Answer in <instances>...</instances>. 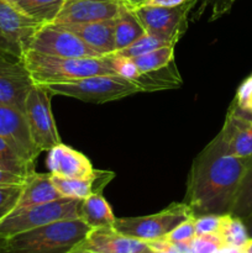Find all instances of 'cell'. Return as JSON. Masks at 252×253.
Instances as JSON below:
<instances>
[{
    "mask_svg": "<svg viewBox=\"0 0 252 253\" xmlns=\"http://www.w3.org/2000/svg\"><path fill=\"white\" fill-rule=\"evenodd\" d=\"M252 156L236 157L202 151L193 161L184 203L194 217L230 214L240 182Z\"/></svg>",
    "mask_w": 252,
    "mask_h": 253,
    "instance_id": "1",
    "label": "cell"
},
{
    "mask_svg": "<svg viewBox=\"0 0 252 253\" xmlns=\"http://www.w3.org/2000/svg\"><path fill=\"white\" fill-rule=\"evenodd\" d=\"M90 230L82 219L62 220L0 239V253H69Z\"/></svg>",
    "mask_w": 252,
    "mask_h": 253,
    "instance_id": "2",
    "label": "cell"
},
{
    "mask_svg": "<svg viewBox=\"0 0 252 253\" xmlns=\"http://www.w3.org/2000/svg\"><path fill=\"white\" fill-rule=\"evenodd\" d=\"M20 61L26 67L34 84L63 83L99 74L115 76L108 56L71 58L27 49Z\"/></svg>",
    "mask_w": 252,
    "mask_h": 253,
    "instance_id": "3",
    "label": "cell"
},
{
    "mask_svg": "<svg viewBox=\"0 0 252 253\" xmlns=\"http://www.w3.org/2000/svg\"><path fill=\"white\" fill-rule=\"evenodd\" d=\"M53 95L69 96L85 103L103 104L119 100L132 94L141 93L142 89L135 82L126 81L118 76L99 74L76 81L54 84H41Z\"/></svg>",
    "mask_w": 252,
    "mask_h": 253,
    "instance_id": "4",
    "label": "cell"
},
{
    "mask_svg": "<svg viewBox=\"0 0 252 253\" xmlns=\"http://www.w3.org/2000/svg\"><path fill=\"white\" fill-rule=\"evenodd\" d=\"M82 200L59 198L53 202L19 208L0 221V239L62 220L81 219Z\"/></svg>",
    "mask_w": 252,
    "mask_h": 253,
    "instance_id": "5",
    "label": "cell"
},
{
    "mask_svg": "<svg viewBox=\"0 0 252 253\" xmlns=\"http://www.w3.org/2000/svg\"><path fill=\"white\" fill-rule=\"evenodd\" d=\"M189 217H194V215L184 202L172 203L169 207L156 214L116 219L114 229L125 236L150 242L163 239Z\"/></svg>",
    "mask_w": 252,
    "mask_h": 253,
    "instance_id": "6",
    "label": "cell"
},
{
    "mask_svg": "<svg viewBox=\"0 0 252 253\" xmlns=\"http://www.w3.org/2000/svg\"><path fill=\"white\" fill-rule=\"evenodd\" d=\"M199 0H190L178 6H148L138 5L133 7L135 15L148 35L162 40L166 43L177 44L188 26V17Z\"/></svg>",
    "mask_w": 252,
    "mask_h": 253,
    "instance_id": "7",
    "label": "cell"
},
{
    "mask_svg": "<svg viewBox=\"0 0 252 253\" xmlns=\"http://www.w3.org/2000/svg\"><path fill=\"white\" fill-rule=\"evenodd\" d=\"M53 94L41 84H34L27 94L24 113L35 146L40 152L51 150L61 143L51 108Z\"/></svg>",
    "mask_w": 252,
    "mask_h": 253,
    "instance_id": "8",
    "label": "cell"
},
{
    "mask_svg": "<svg viewBox=\"0 0 252 253\" xmlns=\"http://www.w3.org/2000/svg\"><path fill=\"white\" fill-rule=\"evenodd\" d=\"M7 0H0V53L21 59L35 32L41 27Z\"/></svg>",
    "mask_w": 252,
    "mask_h": 253,
    "instance_id": "9",
    "label": "cell"
},
{
    "mask_svg": "<svg viewBox=\"0 0 252 253\" xmlns=\"http://www.w3.org/2000/svg\"><path fill=\"white\" fill-rule=\"evenodd\" d=\"M205 148L217 155L252 156V118L231 103L222 128Z\"/></svg>",
    "mask_w": 252,
    "mask_h": 253,
    "instance_id": "10",
    "label": "cell"
},
{
    "mask_svg": "<svg viewBox=\"0 0 252 253\" xmlns=\"http://www.w3.org/2000/svg\"><path fill=\"white\" fill-rule=\"evenodd\" d=\"M29 49L49 56L71 58L104 57L86 44L81 37L57 24L42 25L35 32Z\"/></svg>",
    "mask_w": 252,
    "mask_h": 253,
    "instance_id": "11",
    "label": "cell"
},
{
    "mask_svg": "<svg viewBox=\"0 0 252 253\" xmlns=\"http://www.w3.org/2000/svg\"><path fill=\"white\" fill-rule=\"evenodd\" d=\"M0 138L26 162L35 165L40 152L35 146L25 113L15 106L0 103Z\"/></svg>",
    "mask_w": 252,
    "mask_h": 253,
    "instance_id": "12",
    "label": "cell"
},
{
    "mask_svg": "<svg viewBox=\"0 0 252 253\" xmlns=\"http://www.w3.org/2000/svg\"><path fill=\"white\" fill-rule=\"evenodd\" d=\"M32 86L34 82L24 63L0 53V103L24 111L27 94Z\"/></svg>",
    "mask_w": 252,
    "mask_h": 253,
    "instance_id": "13",
    "label": "cell"
},
{
    "mask_svg": "<svg viewBox=\"0 0 252 253\" xmlns=\"http://www.w3.org/2000/svg\"><path fill=\"white\" fill-rule=\"evenodd\" d=\"M124 5L123 0H66L52 24L73 25L115 19Z\"/></svg>",
    "mask_w": 252,
    "mask_h": 253,
    "instance_id": "14",
    "label": "cell"
},
{
    "mask_svg": "<svg viewBox=\"0 0 252 253\" xmlns=\"http://www.w3.org/2000/svg\"><path fill=\"white\" fill-rule=\"evenodd\" d=\"M146 247V242L125 236L114 227H98L91 229L74 250L94 253H140Z\"/></svg>",
    "mask_w": 252,
    "mask_h": 253,
    "instance_id": "15",
    "label": "cell"
},
{
    "mask_svg": "<svg viewBox=\"0 0 252 253\" xmlns=\"http://www.w3.org/2000/svg\"><path fill=\"white\" fill-rule=\"evenodd\" d=\"M46 166L51 174L73 179H85L94 170L85 155L62 142L47 151Z\"/></svg>",
    "mask_w": 252,
    "mask_h": 253,
    "instance_id": "16",
    "label": "cell"
},
{
    "mask_svg": "<svg viewBox=\"0 0 252 253\" xmlns=\"http://www.w3.org/2000/svg\"><path fill=\"white\" fill-rule=\"evenodd\" d=\"M61 26L66 27L67 30L81 37L86 44H89L101 56H109L116 51L115 19Z\"/></svg>",
    "mask_w": 252,
    "mask_h": 253,
    "instance_id": "17",
    "label": "cell"
},
{
    "mask_svg": "<svg viewBox=\"0 0 252 253\" xmlns=\"http://www.w3.org/2000/svg\"><path fill=\"white\" fill-rule=\"evenodd\" d=\"M62 198L51 182V173H37L36 170L30 173L22 185V193L17 203L19 208L32 207V205L44 204Z\"/></svg>",
    "mask_w": 252,
    "mask_h": 253,
    "instance_id": "18",
    "label": "cell"
},
{
    "mask_svg": "<svg viewBox=\"0 0 252 253\" xmlns=\"http://www.w3.org/2000/svg\"><path fill=\"white\" fill-rule=\"evenodd\" d=\"M81 219L90 229H98L114 227L116 217L103 194H91L86 199L82 200Z\"/></svg>",
    "mask_w": 252,
    "mask_h": 253,
    "instance_id": "19",
    "label": "cell"
},
{
    "mask_svg": "<svg viewBox=\"0 0 252 253\" xmlns=\"http://www.w3.org/2000/svg\"><path fill=\"white\" fill-rule=\"evenodd\" d=\"M145 34V29L135 15L133 7L127 4L124 5L120 14L115 17V52L128 47Z\"/></svg>",
    "mask_w": 252,
    "mask_h": 253,
    "instance_id": "20",
    "label": "cell"
},
{
    "mask_svg": "<svg viewBox=\"0 0 252 253\" xmlns=\"http://www.w3.org/2000/svg\"><path fill=\"white\" fill-rule=\"evenodd\" d=\"M64 1L66 0H12V5L40 25H46L56 20Z\"/></svg>",
    "mask_w": 252,
    "mask_h": 253,
    "instance_id": "21",
    "label": "cell"
},
{
    "mask_svg": "<svg viewBox=\"0 0 252 253\" xmlns=\"http://www.w3.org/2000/svg\"><path fill=\"white\" fill-rule=\"evenodd\" d=\"M136 83L140 85L142 91H153L178 88V85L182 84V78L178 73L174 62H172L165 68L141 74Z\"/></svg>",
    "mask_w": 252,
    "mask_h": 253,
    "instance_id": "22",
    "label": "cell"
},
{
    "mask_svg": "<svg viewBox=\"0 0 252 253\" xmlns=\"http://www.w3.org/2000/svg\"><path fill=\"white\" fill-rule=\"evenodd\" d=\"M230 215L241 220L252 216V158L237 188Z\"/></svg>",
    "mask_w": 252,
    "mask_h": 253,
    "instance_id": "23",
    "label": "cell"
},
{
    "mask_svg": "<svg viewBox=\"0 0 252 253\" xmlns=\"http://www.w3.org/2000/svg\"><path fill=\"white\" fill-rule=\"evenodd\" d=\"M51 182L62 198L84 200L94 194L91 175L85 179H73L51 174Z\"/></svg>",
    "mask_w": 252,
    "mask_h": 253,
    "instance_id": "24",
    "label": "cell"
},
{
    "mask_svg": "<svg viewBox=\"0 0 252 253\" xmlns=\"http://www.w3.org/2000/svg\"><path fill=\"white\" fill-rule=\"evenodd\" d=\"M217 236L221 239L224 245L239 247V249H242L244 245L247 242V240L250 239L244 220L232 216L230 214L224 215L221 227L217 232Z\"/></svg>",
    "mask_w": 252,
    "mask_h": 253,
    "instance_id": "25",
    "label": "cell"
},
{
    "mask_svg": "<svg viewBox=\"0 0 252 253\" xmlns=\"http://www.w3.org/2000/svg\"><path fill=\"white\" fill-rule=\"evenodd\" d=\"M174 47L175 44H166L160 48L151 51L143 56L132 58L137 66L141 74L148 73V72L157 71V69L165 68L168 64L174 62Z\"/></svg>",
    "mask_w": 252,
    "mask_h": 253,
    "instance_id": "26",
    "label": "cell"
},
{
    "mask_svg": "<svg viewBox=\"0 0 252 253\" xmlns=\"http://www.w3.org/2000/svg\"><path fill=\"white\" fill-rule=\"evenodd\" d=\"M0 168L27 177L35 172V165L20 157L2 138H0Z\"/></svg>",
    "mask_w": 252,
    "mask_h": 253,
    "instance_id": "27",
    "label": "cell"
},
{
    "mask_svg": "<svg viewBox=\"0 0 252 253\" xmlns=\"http://www.w3.org/2000/svg\"><path fill=\"white\" fill-rule=\"evenodd\" d=\"M180 253H216L224 246L217 235H197L184 244L173 245Z\"/></svg>",
    "mask_w": 252,
    "mask_h": 253,
    "instance_id": "28",
    "label": "cell"
},
{
    "mask_svg": "<svg viewBox=\"0 0 252 253\" xmlns=\"http://www.w3.org/2000/svg\"><path fill=\"white\" fill-rule=\"evenodd\" d=\"M166 44L170 43H166L162 40H158L157 37L152 36V35H148L147 32H146L143 36H141L140 39L136 40V41L133 42V43H131L130 46L121 49V51L115 52V53L113 54H119V56L127 57V58H136V57L150 53L151 51H155V49L166 46Z\"/></svg>",
    "mask_w": 252,
    "mask_h": 253,
    "instance_id": "29",
    "label": "cell"
},
{
    "mask_svg": "<svg viewBox=\"0 0 252 253\" xmlns=\"http://www.w3.org/2000/svg\"><path fill=\"white\" fill-rule=\"evenodd\" d=\"M109 61H110L111 69L114 71L115 76L126 81L135 82L141 77V72L138 71L137 66L133 62L132 58L119 56V54H109Z\"/></svg>",
    "mask_w": 252,
    "mask_h": 253,
    "instance_id": "30",
    "label": "cell"
},
{
    "mask_svg": "<svg viewBox=\"0 0 252 253\" xmlns=\"http://www.w3.org/2000/svg\"><path fill=\"white\" fill-rule=\"evenodd\" d=\"M22 185H1L0 187V221L4 220L17 207L22 193Z\"/></svg>",
    "mask_w": 252,
    "mask_h": 253,
    "instance_id": "31",
    "label": "cell"
},
{
    "mask_svg": "<svg viewBox=\"0 0 252 253\" xmlns=\"http://www.w3.org/2000/svg\"><path fill=\"white\" fill-rule=\"evenodd\" d=\"M195 236H197V234H195L194 217H189L188 220L183 221L182 224L178 225L177 227H174L169 234L166 235L163 240L170 245H177L190 241Z\"/></svg>",
    "mask_w": 252,
    "mask_h": 253,
    "instance_id": "32",
    "label": "cell"
},
{
    "mask_svg": "<svg viewBox=\"0 0 252 253\" xmlns=\"http://www.w3.org/2000/svg\"><path fill=\"white\" fill-rule=\"evenodd\" d=\"M232 103L244 114L252 118V74L247 77L236 91V95Z\"/></svg>",
    "mask_w": 252,
    "mask_h": 253,
    "instance_id": "33",
    "label": "cell"
},
{
    "mask_svg": "<svg viewBox=\"0 0 252 253\" xmlns=\"http://www.w3.org/2000/svg\"><path fill=\"white\" fill-rule=\"evenodd\" d=\"M224 215H202V216L194 217L195 234L197 235H217L220 227H221Z\"/></svg>",
    "mask_w": 252,
    "mask_h": 253,
    "instance_id": "34",
    "label": "cell"
},
{
    "mask_svg": "<svg viewBox=\"0 0 252 253\" xmlns=\"http://www.w3.org/2000/svg\"><path fill=\"white\" fill-rule=\"evenodd\" d=\"M199 1L200 5L197 11V16L199 17L205 11V9L210 7L211 9L210 21H212V20H216L222 15L227 14L237 0H199Z\"/></svg>",
    "mask_w": 252,
    "mask_h": 253,
    "instance_id": "35",
    "label": "cell"
},
{
    "mask_svg": "<svg viewBox=\"0 0 252 253\" xmlns=\"http://www.w3.org/2000/svg\"><path fill=\"white\" fill-rule=\"evenodd\" d=\"M115 178V173L111 170L94 169L91 173V183H93L94 194H103L106 185Z\"/></svg>",
    "mask_w": 252,
    "mask_h": 253,
    "instance_id": "36",
    "label": "cell"
},
{
    "mask_svg": "<svg viewBox=\"0 0 252 253\" xmlns=\"http://www.w3.org/2000/svg\"><path fill=\"white\" fill-rule=\"evenodd\" d=\"M25 179H26V177H24V175L16 174V173L14 172H10V170L0 168V187H1V185L24 184Z\"/></svg>",
    "mask_w": 252,
    "mask_h": 253,
    "instance_id": "37",
    "label": "cell"
},
{
    "mask_svg": "<svg viewBox=\"0 0 252 253\" xmlns=\"http://www.w3.org/2000/svg\"><path fill=\"white\" fill-rule=\"evenodd\" d=\"M190 0H145L141 5H148V6H166L172 7L178 6V5L185 4Z\"/></svg>",
    "mask_w": 252,
    "mask_h": 253,
    "instance_id": "38",
    "label": "cell"
},
{
    "mask_svg": "<svg viewBox=\"0 0 252 253\" xmlns=\"http://www.w3.org/2000/svg\"><path fill=\"white\" fill-rule=\"evenodd\" d=\"M216 253H242V249L224 245V246H222V247H220L219 251H217Z\"/></svg>",
    "mask_w": 252,
    "mask_h": 253,
    "instance_id": "39",
    "label": "cell"
},
{
    "mask_svg": "<svg viewBox=\"0 0 252 253\" xmlns=\"http://www.w3.org/2000/svg\"><path fill=\"white\" fill-rule=\"evenodd\" d=\"M244 222H245V225H246L247 232H249V237L250 239H252V216L245 219Z\"/></svg>",
    "mask_w": 252,
    "mask_h": 253,
    "instance_id": "40",
    "label": "cell"
},
{
    "mask_svg": "<svg viewBox=\"0 0 252 253\" xmlns=\"http://www.w3.org/2000/svg\"><path fill=\"white\" fill-rule=\"evenodd\" d=\"M242 252L244 253H252V239L247 240L246 244L242 247Z\"/></svg>",
    "mask_w": 252,
    "mask_h": 253,
    "instance_id": "41",
    "label": "cell"
},
{
    "mask_svg": "<svg viewBox=\"0 0 252 253\" xmlns=\"http://www.w3.org/2000/svg\"><path fill=\"white\" fill-rule=\"evenodd\" d=\"M123 1L125 2V4L130 5V6L135 7V6H138V5L142 4V2L145 1V0H123Z\"/></svg>",
    "mask_w": 252,
    "mask_h": 253,
    "instance_id": "42",
    "label": "cell"
},
{
    "mask_svg": "<svg viewBox=\"0 0 252 253\" xmlns=\"http://www.w3.org/2000/svg\"><path fill=\"white\" fill-rule=\"evenodd\" d=\"M140 253H161V252H158V251H155V250H152V249H150V247H146L145 250H143V251H141Z\"/></svg>",
    "mask_w": 252,
    "mask_h": 253,
    "instance_id": "43",
    "label": "cell"
},
{
    "mask_svg": "<svg viewBox=\"0 0 252 253\" xmlns=\"http://www.w3.org/2000/svg\"><path fill=\"white\" fill-rule=\"evenodd\" d=\"M69 253H94V252H89V251H77V250H74V251H71Z\"/></svg>",
    "mask_w": 252,
    "mask_h": 253,
    "instance_id": "44",
    "label": "cell"
},
{
    "mask_svg": "<svg viewBox=\"0 0 252 253\" xmlns=\"http://www.w3.org/2000/svg\"><path fill=\"white\" fill-rule=\"evenodd\" d=\"M7 1H10V2H11V4H12V0H7Z\"/></svg>",
    "mask_w": 252,
    "mask_h": 253,
    "instance_id": "45",
    "label": "cell"
},
{
    "mask_svg": "<svg viewBox=\"0 0 252 253\" xmlns=\"http://www.w3.org/2000/svg\"><path fill=\"white\" fill-rule=\"evenodd\" d=\"M242 253H244V252H242Z\"/></svg>",
    "mask_w": 252,
    "mask_h": 253,
    "instance_id": "46",
    "label": "cell"
}]
</instances>
